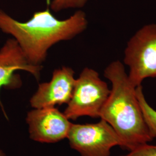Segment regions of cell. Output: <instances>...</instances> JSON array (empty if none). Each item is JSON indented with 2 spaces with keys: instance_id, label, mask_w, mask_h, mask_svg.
I'll return each mask as SVG.
<instances>
[{
  "instance_id": "obj_1",
  "label": "cell",
  "mask_w": 156,
  "mask_h": 156,
  "mask_svg": "<svg viewBox=\"0 0 156 156\" xmlns=\"http://www.w3.org/2000/svg\"><path fill=\"white\" fill-rule=\"evenodd\" d=\"M87 24L86 15L82 11L59 20L48 8L34 13L28 21L20 22L0 9V30L13 37L28 62L34 66H42L52 46L73 39L83 32Z\"/></svg>"
},
{
  "instance_id": "obj_2",
  "label": "cell",
  "mask_w": 156,
  "mask_h": 156,
  "mask_svg": "<svg viewBox=\"0 0 156 156\" xmlns=\"http://www.w3.org/2000/svg\"><path fill=\"white\" fill-rule=\"evenodd\" d=\"M104 76L112 83V89L101 111L100 117L109 123L124 144L132 151L153 139L145 122L138 100L136 87L130 82L123 64L111 62Z\"/></svg>"
},
{
  "instance_id": "obj_3",
  "label": "cell",
  "mask_w": 156,
  "mask_h": 156,
  "mask_svg": "<svg viewBox=\"0 0 156 156\" xmlns=\"http://www.w3.org/2000/svg\"><path fill=\"white\" fill-rule=\"evenodd\" d=\"M111 90L96 71L85 68L76 79L73 94L64 114L69 120L82 116L98 118Z\"/></svg>"
},
{
  "instance_id": "obj_4",
  "label": "cell",
  "mask_w": 156,
  "mask_h": 156,
  "mask_svg": "<svg viewBox=\"0 0 156 156\" xmlns=\"http://www.w3.org/2000/svg\"><path fill=\"white\" fill-rule=\"evenodd\" d=\"M124 64L129 67L130 82L136 87L147 78H156V24L145 25L128 41Z\"/></svg>"
},
{
  "instance_id": "obj_5",
  "label": "cell",
  "mask_w": 156,
  "mask_h": 156,
  "mask_svg": "<svg viewBox=\"0 0 156 156\" xmlns=\"http://www.w3.org/2000/svg\"><path fill=\"white\" fill-rule=\"evenodd\" d=\"M67 138L71 148L81 156H110L112 148L124 144L115 129L101 119L97 123L73 124Z\"/></svg>"
},
{
  "instance_id": "obj_6",
  "label": "cell",
  "mask_w": 156,
  "mask_h": 156,
  "mask_svg": "<svg viewBox=\"0 0 156 156\" xmlns=\"http://www.w3.org/2000/svg\"><path fill=\"white\" fill-rule=\"evenodd\" d=\"M31 139L41 143H56L67 138L72 123L55 107L34 109L26 119Z\"/></svg>"
},
{
  "instance_id": "obj_7",
  "label": "cell",
  "mask_w": 156,
  "mask_h": 156,
  "mask_svg": "<svg viewBox=\"0 0 156 156\" xmlns=\"http://www.w3.org/2000/svg\"><path fill=\"white\" fill-rule=\"evenodd\" d=\"M71 68L56 69L49 82L39 84L38 88L30 100L34 109L55 107L67 104L71 100L76 79Z\"/></svg>"
},
{
  "instance_id": "obj_8",
  "label": "cell",
  "mask_w": 156,
  "mask_h": 156,
  "mask_svg": "<svg viewBox=\"0 0 156 156\" xmlns=\"http://www.w3.org/2000/svg\"><path fill=\"white\" fill-rule=\"evenodd\" d=\"M42 69V66H34L28 62L15 39H8L0 49V90L2 87L15 89L21 86L19 75L15 73L17 71H27L39 80ZM0 106L8 118L1 99Z\"/></svg>"
},
{
  "instance_id": "obj_9",
  "label": "cell",
  "mask_w": 156,
  "mask_h": 156,
  "mask_svg": "<svg viewBox=\"0 0 156 156\" xmlns=\"http://www.w3.org/2000/svg\"><path fill=\"white\" fill-rule=\"evenodd\" d=\"M136 93L145 122L152 139L156 138V111L151 108L145 99L142 86L136 87Z\"/></svg>"
},
{
  "instance_id": "obj_10",
  "label": "cell",
  "mask_w": 156,
  "mask_h": 156,
  "mask_svg": "<svg viewBox=\"0 0 156 156\" xmlns=\"http://www.w3.org/2000/svg\"><path fill=\"white\" fill-rule=\"evenodd\" d=\"M87 0H53L50 4L52 11L55 12L69 8H82Z\"/></svg>"
},
{
  "instance_id": "obj_11",
  "label": "cell",
  "mask_w": 156,
  "mask_h": 156,
  "mask_svg": "<svg viewBox=\"0 0 156 156\" xmlns=\"http://www.w3.org/2000/svg\"><path fill=\"white\" fill-rule=\"evenodd\" d=\"M122 156H156V146L148 144L140 145Z\"/></svg>"
},
{
  "instance_id": "obj_12",
  "label": "cell",
  "mask_w": 156,
  "mask_h": 156,
  "mask_svg": "<svg viewBox=\"0 0 156 156\" xmlns=\"http://www.w3.org/2000/svg\"><path fill=\"white\" fill-rule=\"evenodd\" d=\"M0 156H6L5 153L1 150H0Z\"/></svg>"
}]
</instances>
